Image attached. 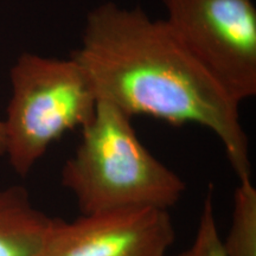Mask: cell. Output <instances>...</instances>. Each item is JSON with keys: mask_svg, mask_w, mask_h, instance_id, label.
<instances>
[{"mask_svg": "<svg viewBox=\"0 0 256 256\" xmlns=\"http://www.w3.org/2000/svg\"><path fill=\"white\" fill-rule=\"evenodd\" d=\"M178 256H226L216 222L212 190L208 192L203 202L196 238L190 247Z\"/></svg>", "mask_w": 256, "mask_h": 256, "instance_id": "8", "label": "cell"}, {"mask_svg": "<svg viewBox=\"0 0 256 256\" xmlns=\"http://www.w3.org/2000/svg\"><path fill=\"white\" fill-rule=\"evenodd\" d=\"M56 218L31 203L23 188H0V256H40Z\"/></svg>", "mask_w": 256, "mask_h": 256, "instance_id": "6", "label": "cell"}, {"mask_svg": "<svg viewBox=\"0 0 256 256\" xmlns=\"http://www.w3.org/2000/svg\"><path fill=\"white\" fill-rule=\"evenodd\" d=\"M62 184L76 198L82 215L100 211L154 208L168 210L186 185L138 138L127 116L98 101L81 140L62 168Z\"/></svg>", "mask_w": 256, "mask_h": 256, "instance_id": "2", "label": "cell"}, {"mask_svg": "<svg viewBox=\"0 0 256 256\" xmlns=\"http://www.w3.org/2000/svg\"><path fill=\"white\" fill-rule=\"evenodd\" d=\"M72 56L87 72L98 101L110 102L130 118L206 127L220 140L240 180L252 178L238 104L165 20L150 18L140 8L106 2L89 12L81 46Z\"/></svg>", "mask_w": 256, "mask_h": 256, "instance_id": "1", "label": "cell"}, {"mask_svg": "<svg viewBox=\"0 0 256 256\" xmlns=\"http://www.w3.org/2000/svg\"><path fill=\"white\" fill-rule=\"evenodd\" d=\"M165 22L240 104L256 94V8L252 0H162Z\"/></svg>", "mask_w": 256, "mask_h": 256, "instance_id": "4", "label": "cell"}, {"mask_svg": "<svg viewBox=\"0 0 256 256\" xmlns=\"http://www.w3.org/2000/svg\"><path fill=\"white\" fill-rule=\"evenodd\" d=\"M226 256H256V188L242 179L234 194L232 226L222 238Z\"/></svg>", "mask_w": 256, "mask_h": 256, "instance_id": "7", "label": "cell"}, {"mask_svg": "<svg viewBox=\"0 0 256 256\" xmlns=\"http://www.w3.org/2000/svg\"><path fill=\"white\" fill-rule=\"evenodd\" d=\"M176 232L168 210L132 208L56 218L40 256H165Z\"/></svg>", "mask_w": 256, "mask_h": 256, "instance_id": "5", "label": "cell"}, {"mask_svg": "<svg viewBox=\"0 0 256 256\" xmlns=\"http://www.w3.org/2000/svg\"><path fill=\"white\" fill-rule=\"evenodd\" d=\"M6 153V136L4 121H0V156H4Z\"/></svg>", "mask_w": 256, "mask_h": 256, "instance_id": "9", "label": "cell"}, {"mask_svg": "<svg viewBox=\"0 0 256 256\" xmlns=\"http://www.w3.org/2000/svg\"><path fill=\"white\" fill-rule=\"evenodd\" d=\"M11 82L5 154L16 174L26 176L51 144L92 120L98 100L87 72L72 56L24 54L11 70Z\"/></svg>", "mask_w": 256, "mask_h": 256, "instance_id": "3", "label": "cell"}]
</instances>
